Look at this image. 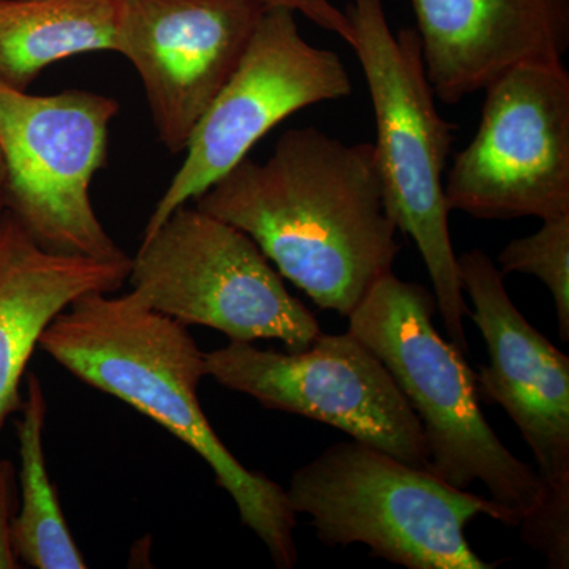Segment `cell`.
I'll list each match as a JSON object with an SVG mask.
<instances>
[{"label": "cell", "instance_id": "obj_1", "mask_svg": "<svg viewBox=\"0 0 569 569\" xmlns=\"http://www.w3.org/2000/svg\"><path fill=\"white\" fill-rule=\"evenodd\" d=\"M194 206L244 231L280 276L342 317L400 252L372 142L316 127L284 132L266 162L247 156Z\"/></svg>", "mask_w": 569, "mask_h": 569}, {"label": "cell", "instance_id": "obj_2", "mask_svg": "<svg viewBox=\"0 0 569 569\" xmlns=\"http://www.w3.org/2000/svg\"><path fill=\"white\" fill-rule=\"evenodd\" d=\"M89 293L71 302L40 337L39 347L86 385L151 418L211 467L247 527L277 568L298 563L296 512L287 489L247 470L213 432L198 400L204 353L187 326L129 295Z\"/></svg>", "mask_w": 569, "mask_h": 569}, {"label": "cell", "instance_id": "obj_3", "mask_svg": "<svg viewBox=\"0 0 569 569\" xmlns=\"http://www.w3.org/2000/svg\"><path fill=\"white\" fill-rule=\"evenodd\" d=\"M437 302L422 284L381 276L348 316V332L383 362L425 432L427 470L452 488L488 489L497 522L519 527L541 501L537 468L516 458L479 407L463 351L433 325Z\"/></svg>", "mask_w": 569, "mask_h": 569}, {"label": "cell", "instance_id": "obj_4", "mask_svg": "<svg viewBox=\"0 0 569 569\" xmlns=\"http://www.w3.org/2000/svg\"><path fill=\"white\" fill-rule=\"evenodd\" d=\"M353 50L376 114L373 152L385 204L397 230L411 236L433 283L437 310L451 342L468 350L463 320L470 313L449 234L443 174L455 126L437 110L417 29L395 33L383 0H348Z\"/></svg>", "mask_w": 569, "mask_h": 569}, {"label": "cell", "instance_id": "obj_5", "mask_svg": "<svg viewBox=\"0 0 569 569\" xmlns=\"http://www.w3.org/2000/svg\"><path fill=\"white\" fill-rule=\"evenodd\" d=\"M326 546L365 545L408 569H490L468 545L478 516L496 520L488 497L452 488L426 468L370 445L339 441L298 468L287 489Z\"/></svg>", "mask_w": 569, "mask_h": 569}, {"label": "cell", "instance_id": "obj_6", "mask_svg": "<svg viewBox=\"0 0 569 569\" xmlns=\"http://www.w3.org/2000/svg\"><path fill=\"white\" fill-rule=\"evenodd\" d=\"M127 280L149 309L230 342L274 339L301 351L321 332L253 239L197 206L176 209L142 239Z\"/></svg>", "mask_w": 569, "mask_h": 569}, {"label": "cell", "instance_id": "obj_7", "mask_svg": "<svg viewBox=\"0 0 569 569\" xmlns=\"http://www.w3.org/2000/svg\"><path fill=\"white\" fill-rule=\"evenodd\" d=\"M118 100L70 89L32 96L0 81L6 209L47 252L127 260L93 211L91 183L108 159Z\"/></svg>", "mask_w": 569, "mask_h": 569}, {"label": "cell", "instance_id": "obj_8", "mask_svg": "<svg viewBox=\"0 0 569 569\" xmlns=\"http://www.w3.org/2000/svg\"><path fill=\"white\" fill-rule=\"evenodd\" d=\"M206 376L268 410L323 422L348 437L426 468L421 422L391 373L351 332L320 335L301 351L230 342L204 353Z\"/></svg>", "mask_w": 569, "mask_h": 569}, {"label": "cell", "instance_id": "obj_9", "mask_svg": "<svg viewBox=\"0 0 569 569\" xmlns=\"http://www.w3.org/2000/svg\"><path fill=\"white\" fill-rule=\"evenodd\" d=\"M295 17L283 7L264 10L241 61L190 134L186 159L149 217L142 239L230 173L296 111L353 92L339 54L310 44Z\"/></svg>", "mask_w": 569, "mask_h": 569}, {"label": "cell", "instance_id": "obj_10", "mask_svg": "<svg viewBox=\"0 0 569 569\" xmlns=\"http://www.w3.org/2000/svg\"><path fill=\"white\" fill-rule=\"evenodd\" d=\"M481 122L445 181L449 212L479 220L569 213V73L520 67L485 89Z\"/></svg>", "mask_w": 569, "mask_h": 569}, {"label": "cell", "instance_id": "obj_11", "mask_svg": "<svg viewBox=\"0 0 569 569\" xmlns=\"http://www.w3.org/2000/svg\"><path fill=\"white\" fill-rule=\"evenodd\" d=\"M264 10L261 0L119 2L114 52L140 74L153 126L168 151H186Z\"/></svg>", "mask_w": 569, "mask_h": 569}, {"label": "cell", "instance_id": "obj_12", "mask_svg": "<svg viewBox=\"0 0 569 569\" xmlns=\"http://www.w3.org/2000/svg\"><path fill=\"white\" fill-rule=\"evenodd\" d=\"M489 366L477 377L479 396L507 411L537 460L545 489H569V358L519 312L505 277L481 249L458 257Z\"/></svg>", "mask_w": 569, "mask_h": 569}, {"label": "cell", "instance_id": "obj_13", "mask_svg": "<svg viewBox=\"0 0 569 569\" xmlns=\"http://www.w3.org/2000/svg\"><path fill=\"white\" fill-rule=\"evenodd\" d=\"M427 80L459 103L509 71L560 66L569 48V0H410Z\"/></svg>", "mask_w": 569, "mask_h": 569}, {"label": "cell", "instance_id": "obj_14", "mask_svg": "<svg viewBox=\"0 0 569 569\" xmlns=\"http://www.w3.org/2000/svg\"><path fill=\"white\" fill-rule=\"evenodd\" d=\"M132 258L93 260L47 252L6 212L0 222V432L20 411L21 381L44 329L81 296L116 293Z\"/></svg>", "mask_w": 569, "mask_h": 569}, {"label": "cell", "instance_id": "obj_15", "mask_svg": "<svg viewBox=\"0 0 569 569\" xmlns=\"http://www.w3.org/2000/svg\"><path fill=\"white\" fill-rule=\"evenodd\" d=\"M121 0H0V81L28 91L73 56L116 50Z\"/></svg>", "mask_w": 569, "mask_h": 569}, {"label": "cell", "instance_id": "obj_16", "mask_svg": "<svg viewBox=\"0 0 569 569\" xmlns=\"http://www.w3.org/2000/svg\"><path fill=\"white\" fill-rule=\"evenodd\" d=\"M20 411L17 422L20 508L11 522L17 559L36 569H86L88 563L74 542L48 471L43 447L48 403L36 373L28 377V392Z\"/></svg>", "mask_w": 569, "mask_h": 569}, {"label": "cell", "instance_id": "obj_17", "mask_svg": "<svg viewBox=\"0 0 569 569\" xmlns=\"http://www.w3.org/2000/svg\"><path fill=\"white\" fill-rule=\"evenodd\" d=\"M501 276L538 277L556 302L559 332L569 340V213L542 220L537 233L508 242L498 253Z\"/></svg>", "mask_w": 569, "mask_h": 569}, {"label": "cell", "instance_id": "obj_18", "mask_svg": "<svg viewBox=\"0 0 569 569\" xmlns=\"http://www.w3.org/2000/svg\"><path fill=\"white\" fill-rule=\"evenodd\" d=\"M520 537L546 557L549 568L569 567V490L545 489L538 507L519 523Z\"/></svg>", "mask_w": 569, "mask_h": 569}, {"label": "cell", "instance_id": "obj_19", "mask_svg": "<svg viewBox=\"0 0 569 569\" xmlns=\"http://www.w3.org/2000/svg\"><path fill=\"white\" fill-rule=\"evenodd\" d=\"M261 2L264 3L266 9L283 7V9L293 10L295 13H301L318 28L336 33L346 43L353 47V29H351L347 14L332 6L329 0H261Z\"/></svg>", "mask_w": 569, "mask_h": 569}, {"label": "cell", "instance_id": "obj_20", "mask_svg": "<svg viewBox=\"0 0 569 569\" xmlns=\"http://www.w3.org/2000/svg\"><path fill=\"white\" fill-rule=\"evenodd\" d=\"M17 468L9 459L0 460V569L21 568L11 542V522L17 512Z\"/></svg>", "mask_w": 569, "mask_h": 569}, {"label": "cell", "instance_id": "obj_21", "mask_svg": "<svg viewBox=\"0 0 569 569\" xmlns=\"http://www.w3.org/2000/svg\"><path fill=\"white\" fill-rule=\"evenodd\" d=\"M6 179L7 170L6 162H3V153L0 151V222H2L3 216H6Z\"/></svg>", "mask_w": 569, "mask_h": 569}]
</instances>
